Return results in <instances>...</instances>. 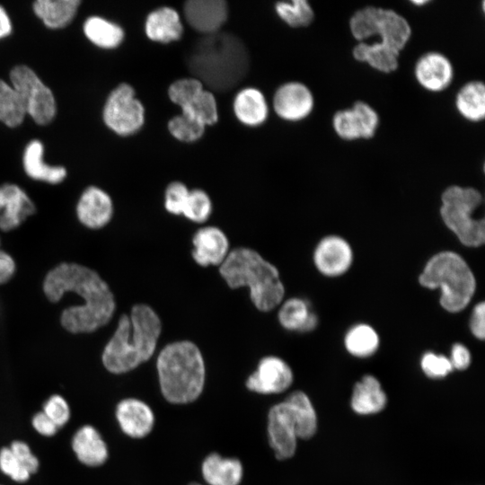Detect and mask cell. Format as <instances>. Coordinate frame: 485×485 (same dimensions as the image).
<instances>
[{
    "mask_svg": "<svg viewBox=\"0 0 485 485\" xmlns=\"http://www.w3.org/2000/svg\"><path fill=\"white\" fill-rule=\"evenodd\" d=\"M12 31V22L4 8L0 5V40L7 37Z\"/></svg>",
    "mask_w": 485,
    "mask_h": 485,
    "instance_id": "f907efd6",
    "label": "cell"
},
{
    "mask_svg": "<svg viewBox=\"0 0 485 485\" xmlns=\"http://www.w3.org/2000/svg\"><path fill=\"white\" fill-rule=\"evenodd\" d=\"M440 215L449 230L468 247H479L485 242L484 219L473 217L482 203L481 192L472 187L453 185L441 195Z\"/></svg>",
    "mask_w": 485,
    "mask_h": 485,
    "instance_id": "52a82bcc",
    "label": "cell"
},
{
    "mask_svg": "<svg viewBox=\"0 0 485 485\" xmlns=\"http://www.w3.org/2000/svg\"><path fill=\"white\" fill-rule=\"evenodd\" d=\"M237 119L248 126L263 123L268 116V106L263 94L255 88H246L237 93L234 101Z\"/></svg>",
    "mask_w": 485,
    "mask_h": 485,
    "instance_id": "4dcf8cb0",
    "label": "cell"
},
{
    "mask_svg": "<svg viewBox=\"0 0 485 485\" xmlns=\"http://www.w3.org/2000/svg\"><path fill=\"white\" fill-rule=\"evenodd\" d=\"M43 154L44 146L40 140H32L26 146L22 155L25 173L33 180L49 184L62 182L66 177V168L46 163Z\"/></svg>",
    "mask_w": 485,
    "mask_h": 485,
    "instance_id": "603a6c76",
    "label": "cell"
},
{
    "mask_svg": "<svg viewBox=\"0 0 485 485\" xmlns=\"http://www.w3.org/2000/svg\"><path fill=\"white\" fill-rule=\"evenodd\" d=\"M458 113L471 122L482 121L485 117V85L473 80L464 84L455 96Z\"/></svg>",
    "mask_w": 485,
    "mask_h": 485,
    "instance_id": "f546056e",
    "label": "cell"
},
{
    "mask_svg": "<svg viewBox=\"0 0 485 485\" xmlns=\"http://www.w3.org/2000/svg\"><path fill=\"white\" fill-rule=\"evenodd\" d=\"M314 99L311 90L299 82L282 84L275 93L273 107L283 119L298 121L311 114Z\"/></svg>",
    "mask_w": 485,
    "mask_h": 485,
    "instance_id": "5bb4252c",
    "label": "cell"
},
{
    "mask_svg": "<svg viewBox=\"0 0 485 485\" xmlns=\"http://www.w3.org/2000/svg\"><path fill=\"white\" fill-rule=\"evenodd\" d=\"M350 108L357 119L361 138H372L379 126V115L377 111L363 101H356Z\"/></svg>",
    "mask_w": 485,
    "mask_h": 485,
    "instance_id": "ab89813d",
    "label": "cell"
},
{
    "mask_svg": "<svg viewBox=\"0 0 485 485\" xmlns=\"http://www.w3.org/2000/svg\"><path fill=\"white\" fill-rule=\"evenodd\" d=\"M412 4H416V5H423V4H426L428 3V1H411Z\"/></svg>",
    "mask_w": 485,
    "mask_h": 485,
    "instance_id": "816d5d0a",
    "label": "cell"
},
{
    "mask_svg": "<svg viewBox=\"0 0 485 485\" xmlns=\"http://www.w3.org/2000/svg\"><path fill=\"white\" fill-rule=\"evenodd\" d=\"M219 272L231 288L247 287L261 312L273 310L283 299L285 288L278 269L254 250L239 247L229 251Z\"/></svg>",
    "mask_w": 485,
    "mask_h": 485,
    "instance_id": "277c9868",
    "label": "cell"
},
{
    "mask_svg": "<svg viewBox=\"0 0 485 485\" xmlns=\"http://www.w3.org/2000/svg\"><path fill=\"white\" fill-rule=\"evenodd\" d=\"M172 102L179 105L181 114L207 125L217 121V107L215 96L204 90L203 84L196 78H183L172 83L168 90Z\"/></svg>",
    "mask_w": 485,
    "mask_h": 485,
    "instance_id": "8fae6325",
    "label": "cell"
},
{
    "mask_svg": "<svg viewBox=\"0 0 485 485\" xmlns=\"http://www.w3.org/2000/svg\"><path fill=\"white\" fill-rule=\"evenodd\" d=\"M25 116V108L18 93L11 84L0 79V122L16 128Z\"/></svg>",
    "mask_w": 485,
    "mask_h": 485,
    "instance_id": "e575fe53",
    "label": "cell"
},
{
    "mask_svg": "<svg viewBox=\"0 0 485 485\" xmlns=\"http://www.w3.org/2000/svg\"><path fill=\"white\" fill-rule=\"evenodd\" d=\"M15 269L16 265L13 257L0 250V285L8 282L14 275Z\"/></svg>",
    "mask_w": 485,
    "mask_h": 485,
    "instance_id": "681fc988",
    "label": "cell"
},
{
    "mask_svg": "<svg viewBox=\"0 0 485 485\" xmlns=\"http://www.w3.org/2000/svg\"><path fill=\"white\" fill-rule=\"evenodd\" d=\"M353 253L348 242L337 235L326 236L320 241L313 252L317 269L327 277L344 274L351 266Z\"/></svg>",
    "mask_w": 485,
    "mask_h": 485,
    "instance_id": "9a60e30c",
    "label": "cell"
},
{
    "mask_svg": "<svg viewBox=\"0 0 485 485\" xmlns=\"http://www.w3.org/2000/svg\"><path fill=\"white\" fill-rule=\"evenodd\" d=\"M79 4V0H37L32 9L45 26L61 29L72 22Z\"/></svg>",
    "mask_w": 485,
    "mask_h": 485,
    "instance_id": "83f0119b",
    "label": "cell"
},
{
    "mask_svg": "<svg viewBox=\"0 0 485 485\" xmlns=\"http://www.w3.org/2000/svg\"><path fill=\"white\" fill-rule=\"evenodd\" d=\"M472 333L479 340L485 337V304L481 302L476 304L472 313L470 320Z\"/></svg>",
    "mask_w": 485,
    "mask_h": 485,
    "instance_id": "bcb514c9",
    "label": "cell"
},
{
    "mask_svg": "<svg viewBox=\"0 0 485 485\" xmlns=\"http://www.w3.org/2000/svg\"><path fill=\"white\" fill-rule=\"evenodd\" d=\"M189 192L187 187L180 181L170 183L165 190L166 210L173 215H182Z\"/></svg>",
    "mask_w": 485,
    "mask_h": 485,
    "instance_id": "ee69618b",
    "label": "cell"
},
{
    "mask_svg": "<svg viewBox=\"0 0 485 485\" xmlns=\"http://www.w3.org/2000/svg\"><path fill=\"white\" fill-rule=\"evenodd\" d=\"M103 121L113 132L128 136L140 129L145 110L128 84H119L108 96L103 107Z\"/></svg>",
    "mask_w": 485,
    "mask_h": 485,
    "instance_id": "30bf717a",
    "label": "cell"
},
{
    "mask_svg": "<svg viewBox=\"0 0 485 485\" xmlns=\"http://www.w3.org/2000/svg\"><path fill=\"white\" fill-rule=\"evenodd\" d=\"M386 401L385 392L373 375H365L353 389L351 407L357 414L377 413L385 407Z\"/></svg>",
    "mask_w": 485,
    "mask_h": 485,
    "instance_id": "484cf974",
    "label": "cell"
},
{
    "mask_svg": "<svg viewBox=\"0 0 485 485\" xmlns=\"http://www.w3.org/2000/svg\"><path fill=\"white\" fill-rule=\"evenodd\" d=\"M36 211L27 193L18 185L4 183L0 186V229L4 232L19 227Z\"/></svg>",
    "mask_w": 485,
    "mask_h": 485,
    "instance_id": "2e32d148",
    "label": "cell"
},
{
    "mask_svg": "<svg viewBox=\"0 0 485 485\" xmlns=\"http://www.w3.org/2000/svg\"><path fill=\"white\" fill-rule=\"evenodd\" d=\"M414 75L421 87L432 93H439L451 84L454 68L446 56L437 51H429L417 60Z\"/></svg>",
    "mask_w": 485,
    "mask_h": 485,
    "instance_id": "e0dca14e",
    "label": "cell"
},
{
    "mask_svg": "<svg viewBox=\"0 0 485 485\" xmlns=\"http://www.w3.org/2000/svg\"><path fill=\"white\" fill-rule=\"evenodd\" d=\"M275 9L282 21L293 28L306 27L314 18L313 9L306 0L278 2Z\"/></svg>",
    "mask_w": 485,
    "mask_h": 485,
    "instance_id": "d590c367",
    "label": "cell"
},
{
    "mask_svg": "<svg viewBox=\"0 0 485 485\" xmlns=\"http://www.w3.org/2000/svg\"><path fill=\"white\" fill-rule=\"evenodd\" d=\"M42 411L57 426L62 428L70 419V408L64 397L51 395L43 404Z\"/></svg>",
    "mask_w": 485,
    "mask_h": 485,
    "instance_id": "b9f144b4",
    "label": "cell"
},
{
    "mask_svg": "<svg viewBox=\"0 0 485 485\" xmlns=\"http://www.w3.org/2000/svg\"><path fill=\"white\" fill-rule=\"evenodd\" d=\"M449 360L453 368L464 370L471 364V353L464 345L455 343L452 347L451 358Z\"/></svg>",
    "mask_w": 485,
    "mask_h": 485,
    "instance_id": "c3c4849f",
    "label": "cell"
},
{
    "mask_svg": "<svg viewBox=\"0 0 485 485\" xmlns=\"http://www.w3.org/2000/svg\"><path fill=\"white\" fill-rule=\"evenodd\" d=\"M77 460L89 467L102 465L108 459L109 451L100 432L91 425L79 428L71 441Z\"/></svg>",
    "mask_w": 485,
    "mask_h": 485,
    "instance_id": "7402d4cb",
    "label": "cell"
},
{
    "mask_svg": "<svg viewBox=\"0 0 485 485\" xmlns=\"http://www.w3.org/2000/svg\"><path fill=\"white\" fill-rule=\"evenodd\" d=\"M193 260L202 267L221 265L229 253V242L225 233L215 226L198 229L193 236Z\"/></svg>",
    "mask_w": 485,
    "mask_h": 485,
    "instance_id": "44dd1931",
    "label": "cell"
},
{
    "mask_svg": "<svg viewBox=\"0 0 485 485\" xmlns=\"http://www.w3.org/2000/svg\"><path fill=\"white\" fill-rule=\"evenodd\" d=\"M170 133L180 141L193 142L204 134L205 126L196 119L181 114L168 123Z\"/></svg>",
    "mask_w": 485,
    "mask_h": 485,
    "instance_id": "74e56055",
    "label": "cell"
},
{
    "mask_svg": "<svg viewBox=\"0 0 485 485\" xmlns=\"http://www.w3.org/2000/svg\"><path fill=\"white\" fill-rule=\"evenodd\" d=\"M42 288L52 303H57L66 293H75L82 298L81 305L66 308L60 316L62 327L73 334L97 331L115 312V298L108 284L95 270L75 262L55 266L47 273Z\"/></svg>",
    "mask_w": 485,
    "mask_h": 485,
    "instance_id": "6da1fadb",
    "label": "cell"
},
{
    "mask_svg": "<svg viewBox=\"0 0 485 485\" xmlns=\"http://www.w3.org/2000/svg\"><path fill=\"white\" fill-rule=\"evenodd\" d=\"M10 82L22 101L26 115L39 125L53 120L57 113L54 94L31 68L25 65L14 66Z\"/></svg>",
    "mask_w": 485,
    "mask_h": 485,
    "instance_id": "9c48e42d",
    "label": "cell"
},
{
    "mask_svg": "<svg viewBox=\"0 0 485 485\" xmlns=\"http://www.w3.org/2000/svg\"><path fill=\"white\" fill-rule=\"evenodd\" d=\"M400 53L379 41L371 44L358 42L352 49V56L357 61L382 73H392L398 68Z\"/></svg>",
    "mask_w": 485,
    "mask_h": 485,
    "instance_id": "4316f807",
    "label": "cell"
},
{
    "mask_svg": "<svg viewBox=\"0 0 485 485\" xmlns=\"http://www.w3.org/2000/svg\"><path fill=\"white\" fill-rule=\"evenodd\" d=\"M332 127L336 135L343 140L362 139L357 119L351 108L336 111L332 117Z\"/></svg>",
    "mask_w": 485,
    "mask_h": 485,
    "instance_id": "f35d334b",
    "label": "cell"
},
{
    "mask_svg": "<svg viewBox=\"0 0 485 485\" xmlns=\"http://www.w3.org/2000/svg\"><path fill=\"white\" fill-rule=\"evenodd\" d=\"M190 72L210 89L224 93L235 87L247 75L250 57L243 42L229 32L207 34L186 56Z\"/></svg>",
    "mask_w": 485,
    "mask_h": 485,
    "instance_id": "7a4b0ae2",
    "label": "cell"
},
{
    "mask_svg": "<svg viewBox=\"0 0 485 485\" xmlns=\"http://www.w3.org/2000/svg\"><path fill=\"white\" fill-rule=\"evenodd\" d=\"M161 392L173 404L197 400L205 384V364L199 348L191 341L166 345L156 361Z\"/></svg>",
    "mask_w": 485,
    "mask_h": 485,
    "instance_id": "5b68a950",
    "label": "cell"
},
{
    "mask_svg": "<svg viewBox=\"0 0 485 485\" xmlns=\"http://www.w3.org/2000/svg\"><path fill=\"white\" fill-rule=\"evenodd\" d=\"M10 449L23 462L31 474L35 473L39 467V459L34 455L28 444L21 440H15L10 445Z\"/></svg>",
    "mask_w": 485,
    "mask_h": 485,
    "instance_id": "f6af8a7d",
    "label": "cell"
},
{
    "mask_svg": "<svg viewBox=\"0 0 485 485\" xmlns=\"http://www.w3.org/2000/svg\"><path fill=\"white\" fill-rule=\"evenodd\" d=\"M1 485V484H0Z\"/></svg>",
    "mask_w": 485,
    "mask_h": 485,
    "instance_id": "db71d44e",
    "label": "cell"
},
{
    "mask_svg": "<svg viewBox=\"0 0 485 485\" xmlns=\"http://www.w3.org/2000/svg\"><path fill=\"white\" fill-rule=\"evenodd\" d=\"M190 485H201V484H198V483L193 482V483H191V484H190Z\"/></svg>",
    "mask_w": 485,
    "mask_h": 485,
    "instance_id": "f5cc1de1",
    "label": "cell"
},
{
    "mask_svg": "<svg viewBox=\"0 0 485 485\" xmlns=\"http://www.w3.org/2000/svg\"><path fill=\"white\" fill-rule=\"evenodd\" d=\"M278 321L286 330L300 332L311 331L318 323L309 304L298 297L285 301L278 311Z\"/></svg>",
    "mask_w": 485,
    "mask_h": 485,
    "instance_id": "f1b7e54d",
    "label": "cell"
},
{
    "mask_svg": "<svg viewBox=\"0 0 485 485\" xmlns=\"http://www.w3.org/2000/svg\"><path fill=\"white\" fill-rule=\"evenodd\" d=\"M188 23L196 31L212 34L219 31L227 19V4L224 0H190L184 4Z\"/></svg>",
    "mask_w": 485,
    "mask_h": 485,
    "instance_id": "ffe728a7",
    "label": "cell"
},
{
    "mask_svg": "<svg viewBox=\"0 0 485 485\" xmlns=\"http://www.w3.org/2000/svg\"><path fill=\"white\" fill-rule=\"evenodd\" d=\"M419 281L427 288L440 289V304L449 313L463 310L476 288L475 278L469 265L463 257L450 251L431 257Z\"/></svg>",
    "mask_w": 485,
    "mask_h": 485,
    "instance_id": "8992f818",
    "label": "cell"
},
{
    "mask_svg": "<svg viewBox=\"0 0 485 485\" xmlns=\"http://www.w3.org/2000/svg\"><path fill=\"white\" fill-rule=\"evenodd\" d=\"M201 472L209 485H239L243 470L239 459L212 453L204 459Z\"/></svg>",
    "mask_w": 485,
    "mask_h": 485,
    "instance_id": "cb8c5ba5",
    "label": "cell"
},
{
    "mask_svg": "<svg viewBox=\"0 0 485 485\" xmlns=\"http://www.w3.org/2000/svg\"><path fill=\"white\" fill-rule=\"evenodd\" d=\"M145 30L153 41L169 43L182 35V25L178 13L171 7H161L150 13Z\"/></svg>",
    "mask_w": 485,
    "mask_h": 485,
    "instance_id": "d4e9b609",
    "label": "cell"
},
{
    "mask_svg": "<svg viewBox=\"0 0 485 485\" xmlns=\"http://www.w3.org/2000/svg\"><path fill=\"white\" fill-rule=\"evenodd\" d=\"M161 331L160 318L149 305H134L129 314L121 315L103 349L104 367L112 374H123L149 360Z\"/></svg>",
    "mask_w": 485,
    "mask_h": 485,
    "instance_id": "3957f363",
    "label": "cell"
},
{
    "mask_svg": "<svg viewBox=\"0 0 485 485\" xmlns=\"http://www.w3.org/2000/svg\"><path fill=\"white\" fill-rule=\"evenodd\" d=\"M84 33L93 44L108 49L118 47L124 39L120 26L99 16H91L84 22Z\"/></svg>",
    "mask_w": 485,
    "mask_h": 485,
    "instance_id": "1f68e13d",
    "label": "cell"
},
{
    "mask_svg": "<svg viewBox=\"0 0 485 485\" xmlns=\"http://www.w3.org/2000/svg\"><path fill=\"white\" fill-rule=\"evenodd\" d=\"M0 471L16 482H25L31 475L23 462L9 446L0 450Z\"/></svg>",
    "mask_w": 485,
    "mask_h": 485,
    "instance_id": "60d3db41",
    "label": "cell"
},
{
    "mask_svg": "<svg viewBox=\"0 0 485 485\" xmlns=\"http://www.w3.org/2000/svg\"><path fill=\"white\" fill-rule=\"evenodd\" d=\"M420 365L422 371L430 378L444 377L453 370L449 358L432 352L423 355Z\"/></svg>",
    "mask_w": 485,
    "mask_h": 485,
    "instance_id": "7bdbcfd3",
    "label": "cell"
},
{
    "mask_svg": "<svg viewBox=\"0 0 485 485\" xmlns=\"http://www.w3.org/2000/svg\"><path fill=\"white\" fill-rule=\"evenodd\" d=\"M212 212V203L208 195L201 190L189 192L182 215L195 223H204Z\"/></svg>",
    "mask_w": 485,
    "mask_h": 485,
    "instance_id": "8d00e7d4",
    "label": "cell"
},
{
    "mask_svg": "<svg viewBox=\"0 0 485 485\" xmlns=\"http://www.w3.org/2000/svg\"><path fill=\"white\" fill-rule=\"evenodd\" d=\"M31 425L39 434L44 436H52L58 430L57 426L43 411L33 415Z\"/></svg>",
    "mask_w": 485,
    "mask_h": 485,
    "instance_id": "7dc6e473",
    "label": "cell"
},
{
    "mask_svg": "<svg viewBox=\"0 0 485 485\" xmlns=\"http://www.w3.org/2000/svg\"><path fill=\"white\" fill-rule=\"evenodd\" d=\"M347 350L357 357H367L378 348L379 337L367 324H357L348 330L344 340Z\"/></svg>",
    "mask_w": 485,
    "mask_h": 485,
    "instance_id": "836d02e7",
    "label": "cell"
},
{
    "mask_svg": "<svg viewBox=\"0 0 485 485\" xmlns=\"http://www.w3.org/2000/svg\"><path fill=\"white\" fill-rule=\"evenodd\" d=\"M113 215L111 198L103 190L89 186L76 204L79 222L87 228L100 229L109 224Z\"/></svg>",
    "mask_w": 485,
    "mask_h": 485,
    "instance_id": "ac0fdd59",
    "label": "cell"
},
{
    "mask_svg": "<svg viewBox=\"0 0 485 485\" xmlns=\"http://www.w3.org/2000/svg\"><path fill=\"white\" fill-rule=\"evenodd\" d=\"M351 35L358 42L379 36V42L401 52L411 37L405 17L392 9L365 6L357 10L348 22Z\"/></svg>",
    "mask_w": 485,
    "mask_h": 485,
    "instance_id": "ba28073f",
    "label": "cell"
},
{
    "mask_svg": "<svg viewBox=\"0 0 485 485\" xmlns=\"http://www.w3.org/2000/svg\"><path fill=\"white\" fill-rule=\"evenodd\" d=\"M293 382L290 366L274 356L260 359L257 369L248 377L246 387L256 393L273 394L286 391Z\"/></svg>",
    "mask_w": 485,
    "mask_h": 485,
    "instance_id": "4fadbf2b",
    "label": "cell"
},
{
    "mask_svg": "<svg viewBox=\"0 0 485 485\" xmlns=\"http://www.w3.org/2000/svg\"><path fill=\"white\" fill-rule=\"evenodd\" d=\"M269 445L278 460L292 457L296 449V427L293 410L287 401L271 407L268 416Z\"/></svg>",
    "mask_w": 485,
    "mask_h": 485,
    "instance_id": "7c38bea8",
    "label": "cell"
},
{
    "mask_svg": "<svg viewBox=\"0 0 485 485\" xmlns=\"http://www.w3.org/2000/svg\"><path fill=\"white\" fill-rule=\"evenodd\" d=\"M286 401L294 413L297 438H311L317 429V418L310 399L304 392L295 391Z\"/></svg>",
    "mask_w": 485,
    "mask_h": 485,
    "instance_id": "d6a6232c",
    "label": "cell"
},
{
    "mask_svg": "<svg viewBox=\"0 0 485 485\" xmlns=\"http://www.w3.org/2000/svg\"><path fill=\"white\" fill-rule=\"evenodd\" d=\"M115 416L122 432L132 438L146 436L154 426V414L144 401L136 398L120 401Z\"/></svg>",
    "mask_w": 485,
    "mask_h": 485,
    "instance_id": "d6986e66",
    "label": "cell"
}]
</instances>
